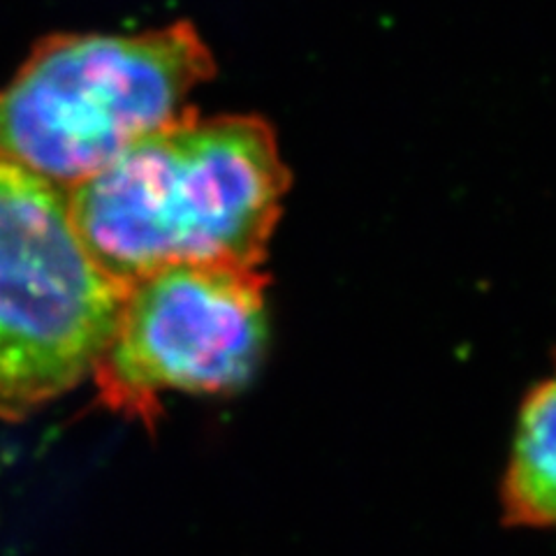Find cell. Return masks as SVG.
<instances>
[{"mask_svg":"<svg viewBox=\"0 0 556 556\" xmlns=\"http://www.w3.org/2000/svg\"><path fill=\"white\" fill-rule=\"evenodd\" d=\"M267 343L257 267L174 265L137 278L91 378L110 410L153 422L163 392L239 390Z\"/></svg>","mask_w":556,"mask_h":556,"instance_id":"277c9868","label":"cell"},{"mask_svg":"<svg viewBox=\"0 0 556 556\" xmlns=\"http://www.w3.org/2000/svg\"><path fill=\"white\" fill-rule=\"evenodd\" d=\"M503 517L515 527L556 529V374L521 406L503 480Z\"/></svg>","mask_w":556,"mask_h":556,"instance_id":"5b68a950","label":"cell"},{"mask_svg":"<svg viewBox=\"0 0 556 556\" xmlns=\"http://www.w3.org/2000/svg\"><path fill=\"white\" fill-rule=\"evenodd\" d=\"M216 73L190 22L132 35H51L0 89V163L73 190L139 139L195 114Z\"/></svg>","mask_w":556,"mask_h":556,"instance_id":"7a4b0ae2","label":"cell"},{"mask_svg":"<svg viewBox=\"0 0 556 556\" xmlns=\"http://www.w3.org/2000/svg\"><path fill=\"white\" fill-rule=\"evenodd\" d=\"M126 290L86 251L67 190L0 163V417L91 376Z\"/></svg>","mask_w":556,"mask_h":556,"instance_id":"3957f363","label":"cell"},{"mask_svg":"<svg viewBox=\"0 0 556 556\" xmlns=\"http://www.w3.org/2000/svg\"><path fill=\"white\" fill-rule=\"evenodd\" d=\"M288 188L265 118L195 112L139 139L67 202L86 251L130 286L174 265L257 267Z\"/></svg>","mask_w":556,"mask_h":556,"instance_id":"6da1fadb","label":"cell"}]
</instances>
